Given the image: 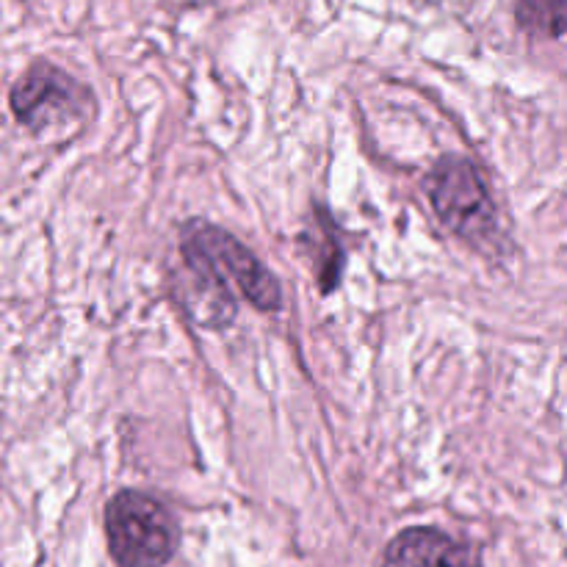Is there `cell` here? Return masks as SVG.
I'll use <instances>...</instances> for the list:
<instances>
[{
	"instance_id": "obj_1",
	"label": "cell",
	"mask_w": 567,
	"mask_h": 567,
	"mask_svg": "<svg viewBox=\"0 0 567 567\" xmlns=\"http://www.w3.org/2000/svg\"><path fill=\"white\" fill-rule=\"evenodd\" d=\"M183 258L186 266L216 288L230 293L236 288L258 310H280L282 293L275 275L244 247L241 241L208 221H188L183 227Z\"/></svg>"
},
{
	"instance_id": "obj_3",
	"label": "cell",
	"mask_w": 567,
	"mask_h": 567,
	"mask_svg": "<svg viewBox=\"0 0 567 567\" xmlns=\"http://www.w3.org/2000/svg\"><path fill=\"white\" fill-rule=\"evenodd\" d=\"M11 111L33 133L78 127L92 114V94L66 72L33 64L11 89Z\"/></svg>"
},
{
	"instance_id": "obj_2",
	"label": "cell",
	"mask_w": 567,
	"mask_h": 567,
	"mask_svg": "<svg viewBox=\"0 0 567 567\" xmlns=\"http://www.w3.org/2000/svg\"><path fill=\"white\" fill-rule=\"evenodd\" d=\"M109 551L120 567H164L175 557L177 526L153 496L122 491L105 507Z\"/></svg>"
},
{
	"instance_id": "obj_5",
	"label": "cell",
	"mask_w": 567,
	"mask_h": 567,
	"mask_svg": "<svg viewBox=\"0 0 567 567\" xmlns=\"http://www.w3.org/2000/svg\"><path fill=\"white\" fill-rule=\"evenodd\" d=\"M388 567H482L480 554L446 532L415 526L393 537L385 551Z\"/></svg>"
},
{
	"instance_id": "obj_4",
	"label": "cell",
	"mask_w": 567,
	"mask_h": 567,
	"mask_svg": "<svg viewBox=\"0 0 567 567\" xmlns=\"http://www.w3.org/2000/svg\"><path fill=\"white\" fill-rule=\"evenodd\" d=\"M426 194L443 225L463 238L482 241L496 230V208L471 161L443 158L426 177Z\"/></svg>"
},
{
	"instance_id": "obj_6",
	"label": "cell",
	"mask_w": 567,
	"mask_h": 567,
	"mask_svg": "<svg viewBox=\"0 0 567 567\" xmlns=\"http://www.w3.org/2000/svg\"><path fill=\"white\" fill-rule=\"evenodd\" d=\"M515 17L524 31L559 39L565 31V0H518Z\"/></svg>"
}]
</instances>
